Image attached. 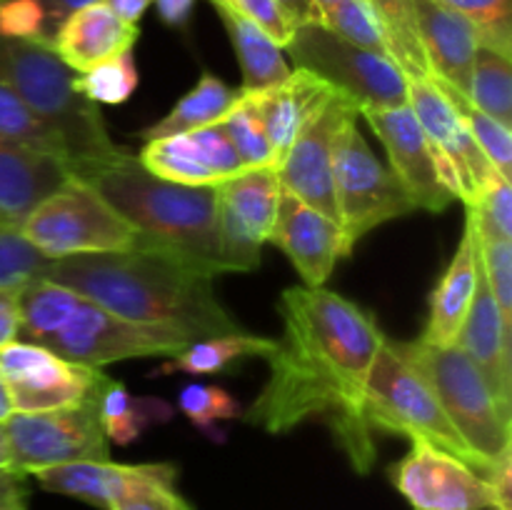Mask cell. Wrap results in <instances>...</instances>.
Here are the masks:
<instances>
[{
  "label": "cell",
  "mask_w": 512,
  "mask_h": 510,
  "mask_svg": "<svg viewBox=\"0 0 512 510\" xmlns=\"http://www.w3.org/2000/svg\"><path fill=\"white\" fill-rule=\"evenodd\" d=\"M280 315L283 335L265 355L270 378L245 423L285 433L323 420L350 465L365 475L375 463V443L363 415V390L385 333L358 303L308 285L283 290Z\"/></svg>",
  "instance_id": "obj_1"
},
{
  "label": "cell",
  "mask_w": 512,
  "mask_h": 510,
  "mask_svg": "<svg viewBox=\"0 0 512 510\" xmlns=\"http://www.w3.org/2000/svg\"><path fill=\"white\" fill-rule=\"evenodd\" d=\"M40 275L78 290L110 313L168 325L190 340L243 330L215 295L213 275L173 255L153 250L75 255L50 260Z\"/></svg>",
  "instance_id": "obj_2"
},
{
  "label": "cell",
  "mask_w": 512,
  "mask_h": 510,
  "mask_svg": "<svg viewBox=\"0 0 512 510\" xmlns=\"http://www.w3.org/2000/svg\"><path fill=\"white\" fill-rule=\"evenodd\" d=\"M70 175L93 185L138 233V250L173 255L208 275H225L220 255L218 185H180L148 173L138 155L73 163Z\"/></svg>",
  "instance_id": "obj_3"
},
{
  "label": "cell",
  "mask_w": 512,
  "mask_h": 510,
  "mask_svg": "<svg viewBox=\"0 0 512 510\" xmlns=\"http://www.w3.org/2000/svg\"><path fill=\"white\" fill-rule=\"evenodd\" d=\"M73 70L50 45L0 38V85L55 135L73 163H105L128 150L113 143L98 105L75 90Z\"/></svg>",
  "instance_id": "obj_4"
},
{
  "label": "cell",
  "mask_w": 512,
  "mask_h": 510,
  "mask_svg": "<svg viewBox=\"0 0 512 510\" xmlns=\"http://www.w3.org/2000/svg\"><path fill=\"white\" fill-rule=\"evenodd\" d=\"M393 348L418 370L443 413L475 455L480 473L510 448V415L498 405L473 360L458 345H430L423 340L398 343Z\"/></svg>",
  "instance_id": "obj_5"
},
{
  "label": "cell",
  "mask_w": 512,
  "mask_h": 510,
  "mask_svg": "<svg viewBox=\"0 0 512 510\" xmlns=\"http://www.w3.org/2000/svg\"><path fill=\"white\" fill-rule=\"evenodd\" d=\"M48 260L138 250L133 225L78 175L45 195L18 230Z\"/></svg>",
  "instance_id": "obj_6"
},
{
  "label": "cell",
  "mask_w": 512,
  "mask_h": 510,
  "mask_svg": "<svg viewBox=\"0 0 512 510\" xmlns=\"http://www.w3.org/2000/svg\"><path fill=\"white\" fill-rule=\"evenodd\" d=\"M365 423L373 430L398 433L410 440H423L455 458L465 460L480 473V465L468 445L443 413L428 383L418 370L393 348V340L385 338L363 390Z\"/></svg>",
  "instance_id": "obj_7"
},
{
  "label": "cell",
  "mask_w": 512,
  "mask_h": 510,
  "mask_svg": "<svg viewBox=\"0 0 512 510\" xmlns=\"http://www.w3.org/2000/svg\"><path fill=\"white\" fill-rule=\"evenodd\" d=\"M295 68L348 95L358 110L400 108L408 103V78L385 55L348 43L325 25H300L288 45Z\"/></svg>",
  "instance_id": "obj_8"
},
{
  "label": "cell",
  "mask_w": 512,
  "mask_h": 510,
  "mask_svg": "<svg viewBox=\"0 0 512 510\" xmlns=\"http://www.w3.org/2000/svg\"><path fill=\"white\" fill-rule=\"evenodd\" d=\"M333 178L345 258L370 230L415 210L393 170L385 168L370 150L368 140L358 130V118L345 123L340 133Z\"/></svg>",
  "instance_id": "obj_9"
},
{
  "label": "cell",
  "mask_w": 512,
  "mask_h": 510,
  "mask_svg": "<svg viewBox=\"0 0 512 510\" xmlns=\"http://www.w3.org/2000/svg\"><path fill=\"white\" fill-rule=\"evenodd\" d=\"M0 425L8 445V468L23 475L75 460H110L98 400L40 413L13 410Z\"/></svg>",
  "instance_id": "obj_10"
},
{
  "label": "cell",
  "mask_w": 512,
  "mask_h": 510,
  "mask_svg": "<svg viewBox=\"0 0 512 510\" xmlns=\"http://www.w3.org/2000/svg\"><path fill=\"white\" fill-rule=\"evenodd\" d=\"M193 340L168 325L138 323L83 298L68 323L45 343L75 363L103 365L133 358H173Z\"/></svg>",
  "instance_id": "obj_11"
},
{
  "label": "cell",
  "mask_w": 512,
  "mask_h": 510,
  "mask_svg": "<svg viewBox=\"0 0 512 510\" xmlns=\"http://www.w3.org/2000/svg\"><path fill=\"white\" fill-rule=\"evenodd\" d=\"M0 373L18 413L90 403L100 398L110 380L100 368L75 363L45 345L25 340H13L0 348Z\"/></svg>",
  "instance_id": "obj_12"
},
{
  "label": "cell",
  "mask_w": 512,
  "mask_h": 510,
  "mask_svg": "<svg viewBox=\"0 0 512 510\" xmlns=\"http://www.w3.org/2000/svg\"><path fill=\"white\" fill-rule=\"evenodd\" d=\"M388 153L390 170L408 193L415 210L443 213L460 200V183L448 160L438 153L410 105L383 110H360Z\"/></svg>",
  "instance_id": "obj_13"
},
{
  "label": "cell",
  "mask_w": 512,
  "mask_h": 510,
  "mask_svg": "<svg viewBox=\"0 0 512 510\" xmlns=\"http://www.w3.org/2000/svg\"><path fill=\"white\" fill-rule=\"evenodd\" d=\"M278 168L243 170L218 185L220 255L225 273H250L260 265L280 203Z\"/></svg>",
  "instance_id": "obj_14"
},
{
  "label": "cell",
  "mask_w": 512,
  "mask_h": 510,
  "mask_svg": "<svg viewBox=\"0 0 512 510\" xmlns=\"http://www.w3.org/2000/svg\"><path fill=\"white\" fill-rule=\"evenodd\" d=\"M360 115L358 105L348 95L338 93L320 115H315L278 165L280 188L300 203L320 210L338 223L335 205V148L345 123Z\"/></svg>",
  "instance_id": "obj_15"
},
{
  "label": "cell",
  "mask_w": 512,
  "mask_h": 510,
  "mask_svg": "<svg viewBox=\"0 0 512 510\" xmlns=\"http://www.w3.org/2000/svg\"><path fill=\"white\" fill-rule=\"evenodd\" d=\"M388 478L413 510L490 508L485 475L423 440H413V448L388 468Z\"/></svg>",
  "instance_id": "obj_16"
},
{
  "label": "cell",
  "mask_w": 512,
  "mask_h": 510,
  "mask_svg": "<svg viewBox=\"0 0 512 510\" xmlns=\"http://www.w3.org/2000/svg\"><path fill=\"white\" fill-rule=\"evenodd\" d=\"M138 160L148 173L180 185H220L245 170L223 123L145 140Z\"/></svg>",
  "instance_id": "obj_17"
},
{
  "label": "cell",
  "mask_w": 512,
  "mask_h": 510,
  "mask_svg": "<svg viewBox=\"0 0 512 510\" xmlns=\"http://www.w3.org/2000/svg\"><path fill=\"white\" fill-rule=\"evenodd\" d=\"M408 105L430 143L438 148V153L448 160L450 168L458 175L460 200L468 203L485 183L500 175L498 168L478 148V143L470 138L453 105L448 103L443 90L435 85L430 75L428 78H408Z\"/></svg>",
  "instance_id": "obj_18"
},
{
  "label": "cell",
  "mask_w": 512,
  "mask_h": 510,
  "mask_svg": "<svg viewBox=\"0 0 512 510\" xmlns=\"http://www.w3.org/2000/svg\"><path fill=\"white\" fill-rule=\"evenodd\" d=\"M268 243L278 245L288 255L308 288H323L338 260L345 258L340 225L285 190H280L278 215Z\"/></svg>",
  "instance_id": "obj_19"
},
{
  "label": "cell",
  "mask_w": 512,
  "mask_h": 510,
  "mask_svg": "<svg viewBox=\"0 0 512 510\" xmlns=\"http://www.w3.org/2000/svg\"><path fill=\"white\" fill-rule=\"evenodd\" d=\"M453 345H458L473 360V365L488 383L493 398L510 415L512 333L500 318L498 305H495L488 283H485L483 268L478 270V288H475L473 303H470L468 315H465Z\"/></svg>",
  "instance_id": "obj_20"
},
{
  "label": "cell",
  "mask_w": 512,
  "mask_h": 510,
  "mask_svg": "<svg viewBox=\"0 0 512 510\" xmlns=\"http://www.w3.org/2000/svg\"><path fill=\"white\" fill-rule=\"evenodd\" d=\"M413 8L430 78L443 80L460 93H468L470 70L480 48V33L475 23L435 0H413Z\"/></svg>",
  "instance_id": "obj_21"
},
{
  "label": "cell",
  "mask_w": 512,
  "mask_h": 510,
  "mask_svg": "<svg viewBox=\"0 0 512 510\" xmlns=\"http://www.w3.org/2000/svg\"><path fill=\"white\" fill-rule=\"evenodd\" d=\"M138 35V25L120 20L105 3H90L58 25L50 48L73 73H88L95 65L133 50Z\"/></svg>",
  "instance_id": "obj_22"
},
{
  "label": "cell",
  "mask_w": 512,
  "mask_h": 510,
  "mask_svg": "<svg viewBox=\"0 0 512 510\" xmlns=\"http://www.w3.org/2000/svg\"><path fill=\"white\" fill-rule=\"evenodd\" d=\"M68 175L63 158L0 138V228L20 230L30 210Z\"/></svg>",
  "instance_id": "obj_23"
},
{
  "label": "cell",
  "mask_w": 512,
  "mask_h": 510,
  "mask_svg": "<svg viewBox=\"0 0 512 510\" xmlns=\"http://www.w3.org/2000/svg\"><path fill=\"white\" fill-rule=\"evenodd\" d=\"M255 103H258L260 115H263L265 133H268L270 148L275 153V165L285 158L293 140L298 138L300 130L325 110V105L338 95V90L323 78L313 75L310 70L295 68L290 70L283 83L273 88L258 90Z\"/></svg>",
  "instance_id": "obj_24"
},
{
  "label": "cell",
  "mask_w": 512,
  "mask_h": 510,
  "mask_svg": "<svg viewBox=\"0 0 512 510\" xmlns=\"http://www.w3.org/2000/svg\"><path fill=\"white\" fill-rule=\"evenodd\" d=\"M478 230H475L473 215H465V230L460 238L458 250L450 260L448 270L440 278L433 298H430V315L420 340L430 345H453L460 333L470 303H473L475 288H478Z\"/></svg>",
  "instance_id": "obj_25"
},
{
  "label": "cell",
  "mask_w": 512,
  "mask_h": 510,
  "mask_svg": "<svg viewBox=\"0 0 512 510\" xmlns=\"http://www.w3.org/2000/svg\"><path fill=\"white\" fill-rule=\"evenodd\" d=\"M158 463L125 465L113 460H75V463L53 465L33 473L40 488L50 493L68 495V498L83 500L93 508L110 510V505L128 493L133 485L155 473Z\"/></svg>",
  "instance_id": "obj_26"
},
{
  "label": "cell",
  "mask_w": 512,
  "mask_h": 510,
  "mask_svg": "<svg viewBox=\"0 0 512 510\" xmlns=\"http://www.w3.org/2000/svg\"><path fill=\"white\" fill-rule=\"evenodd\" d=\"M218 10L220 20H223L225 30L230 35L235 53H238L240 70H243V93H258V90L273 88V85L283 83L290 75L288 63L280 45H275L263 30L248 18L238 15L235 10L225 8V5L213 3Z\"/></svg>",
  "instance_id": "obj_27"
},
{
  "label": "cell",
  "mask_w": 512,
  "mask_h": 510,
  "mask_svg": "<svg viewBox=\"0 0 512 510\" xmlns=\"http://www.w3.org/2000/svg\"><path fill=\"white\" fill-rule=\"evenodd\" d=\"M83 303L78 290L43 278H30L18 288V335L25 343L45 345Z\"/></svg>",
  "instance_id": "obj_28"
},
{
  "label": "cell",
  "mask_w": 512,
  "mask_h": 510,
  "mask_svg": "<svg viewBox=\"0 0 512 510\" xmlns=\"http://www.w3.org/2000/svg\"><path fill=\"white\" fill-rule=\"evenodd\" d=\"M240 95H243L240 88H230L228 83H223L215 75L203 73L198 85L193 90H188L173 105V110L168 115H163L158 123L143 128L138 135L143 140H153L163 138V135L188 133V130H198L205 128V125L220 123L230 113V108L238 103Z\"/></svg>",
  "instance_id": "obj_29"
},
{
  "label": "cell",
  "mask_w": 512,
  "mask_h": 510,
  "mask_svg": "<svg viewBox=\"0 0 512 510\" xmlns=\"http://www.w3.org/2000/svg\"><path fill=\"white\" fill-rule=\"evenodd\" d=\"M273 348H275L273 338L245 333V330H238V333L210 335V338H200L185 345L178 355L165 360V363L155 370V375L220 373V370H225L230 363H235V360L265 358Z\"/></svg>",
  "instance_id": "obj_30"
},
{
  "label": "cell",
  "mask_w": 512,
  "mask_h": 510,
  "mask_svg": "<svg viewBox=\"0 0 512 510\" xmlns=\"http://www.w3.org/2000/svg\"><path fill=\"white\" fill-rule=\"evenodd\" d=\"M98 413L105 438L113 440L115 445H130L150 425L168 423L173 418V405L158 398L130 395L123 383L108 380L98 398Z\"/></svg>",
  "instance_id": "obj_31"
},
{
  "label": "cell",
  "mask_w": 512,
  "mask_h": 510,
  "mask_svg": "<svg viewBox=\"0 0 512 510\" xmlns=\"http://www.w3.org/2000/svg\"><path fill=\"white\" fill-rule=\"evenodd\" d=\"M368 5L383 30L390 58L405 78H428L430 70L418 38L413 0H368Z\"/></svg>",
  "instance_id": "obj_32"
},
{
  "label": "cell",
  "mask_w": 512,
  "mask_h": 510,
  "mask_svg": "<svg viewBox=\"0 0 512 510\" xmlns=\"http://www.w3.org/2000/svg\"><path fill=\"white\" fill-rule=\"evenodd\" d=\"M465 95L475 108L512 128V65L508 55L480 45Z\"/></svg>",
  "instance_id": "obj_33"
},
{
  "label": "cell",
  "mask_w": 512,
  "mask_h": 510,
  "mask_svg": "<svg viewBox=\"0 0 512 510\" xmlns=\"http://www.w3.org/2000/svg\"><path fill=\"white\" fill-rule=\"evenodd\" d=\"M435 80V78H433ZM443 95L448 98V103L453 105V110L458 113L460 123L465 125V130L470 133V138L478 143V148L483 150L485 158L498 168V173L503 178H512V130L500 125L498 120H493L490 115H485L483 110L475 108L470 103V98L465 93H460L453 85L443 83V80H435Z\"/></svg>",
  "instance_id": "obj_34"
},
{
  "label": "cell",
  "mask_w": 512,
  "mask_h": 510,
  "mask_svg": "<svg viewBox=\"0 0 512 510\" xmlns=\"http://www.w3.org/2000/svg\"><path fill=\"white\" fill-rule=\"evenodd\" d=\"M220 123H223L225 133H228L230 143H233L235 153H238L245 170L265 168V165L278 168L275 165V153L270 148L268 133H265L263 115H260L253 93L240 95L238 103L230 108V113Z\"/></svg>",
  "instance_id": "obj_35"
},
{
  "label": "cell",
  "mask_w": 512,
  "mask_h": 510,
  "mask_svg": "<svg viewBox=\"0 0 512 510\" xmlns=\"http://www.w3.org/2000/svg\"><path fill=\"white\" fill-rule=\"evenodd\" d=\"M73 85L83 98H88L95 105L125 103L138 88V68H135L133 50H125V53L95 65L88 73L75 75Z\"/></svg>",
  "instance_id": "obj_36"
},
{
  "label": "cell",
  "mask_w": 512,
  "mask_h": 510,
  "mask_svg": "<svg viewBox=\"0 0 512 510\" xmlns=\"http://www.w3.org/2000/svg\"><path fill=\"white\" fill-rule=\"evenodd\" d=\"M178 405L185 418L210 440H223L225 433L220 425L240 418L238 400L220 385H185L180 390Z\"/></svg>",
  "instance_id": "obj_37"
},
{
  "label": "cell",
  "mask_w": 512,
  "mask_h": 510,
  "mask_svg": "<svg viewBox=\"0 0 512 510\" xmlns=\"http://www.w3.org/2000/svg\"><path fill=\"white\" fill-rule=\"evenodd\" d=\"M475 23L480 45L512 55V0H435Z\"/></svg>",
  "instance_id": "obj_38"
},
{
  "label": "cell",
  "mask_w": 512,
  "mask_h": 510,
  "mask_svg": "<svg viewBox=\"0 0 512 510\" xmlns=\"http://www.w3.org/2000/svg\"><path fill=\"white\" fill-rule=\"evenodd\" d=\"M465 205L473 215L480 240H512V188L508 178L495 175Z\"/></svg>",
  "instance_id": "obj_39"
},
{
  "label": "cell",
  "mask_w": 512,
  "mask_h": 510,
  "mask_svg": "<svg viewBox=\"0 0 512 510\" xmlns=\"http://www.w3.org/2000/svg\"><path fill=\"white\" fill-rule=\"evenodd\" d=\"M0 138L40 150V153L55 155V158H63L68 163V155H65L63 145L55 140V135L45 130V125L38 123L5 85H0Z\"/></svg>",
  "instance_id": "obj_40"
},
{
  "label": "cell",
  "mask_w": 512,
  "mask_h": 510,
  "mask_svg": "<svg viewBox=\"0 0 512 510\" xmlns=\"http://www.w3.org/2000/svg\"><path fill=\"white\" fill-rule=\"evenodd\" d=\"M110 510H190V503L178 490V468L158 463L153 475L120 495Z\"/></svg>",
  "instance_id": "obj_41"
},
{
  "label": "cell",
  "mask_w": 512,
  "mask_h": 510,
  "mask_svg": "<svg viewBox=\"0 0 512 510\" xmlns=\"http://www.w3.org/2000/svg\"><path fill=\"white\" fill-rule=\"evenodd\" d=\"M480 268L490 295L500 310L505 328L512 333V240H480Z\"/></svg>",
  "instance_id": "obj_42"
},
{
  "label": "cell",
  "mask_w": 512,
  "mask_h": 510,
  "mask_svg": "<svg viewBox=\"0 0 512 510\" xmlns=\"http://www.w3.org/2000/svg\"><path fill=\"white\" fill-rule=\"evenodd\" d=\"M48 263L18 230L0 228V288H20L30 278H38Z\"/></svg>",
  "instance_id": "obj_43"
},
{
  "label": "cell",
  "mask_w": 512,
  "mask_h": 510,
  "mask_svg": "<svg viewBox=\"0 0 512 510\" xmlns=\"http://www.w3.org/2000/svg\"><path fill=\"white\" fill-rule=\"evenodd\" d=\"M48 13L40 0H0V38L53 43Z\"/></svg>",
  "instance_id": "obj_44"
},
{
  "label": "cell",
  "mask_w": 512,
  "mask_h": 510,
  "mask_svg": "<svg viewBox=\"0 0 512 510\" xmlns=\"http://www.w3.org/2000/svg\"><path fill=\"white\" fill-rule=\"evenodd\" d=\"M210 3L225 5V8L235 10L238 15L248 18L250 23L258 25L280 48H288L290 40H293V23L285 18V13L280 10V5L275 0H210Z\"/></svg>",
  "instance_id": "obj_45"
},
{
  "label": "cell",
  "mask_w": 512,
  "mask_h": 510,
  "mask_svg": "<svg viewBox=\"0 0 512 510\" xmlns=\"http://www.w3.org/2000/svg\"><path fill=\"white\" fill-rule=\"evenodd\" d=\"M490 488V508L488 510H512V453L510 448L493 463V468L485 473Z\"/></svg>",
  "instance_id": "obj_46"
},
{
  "label": "cell",
  "mask_w": 512,
  "mask_h": 510,
  "mask_svg": "<svg viewBox=\"0 0 512 510\" xmlns=\"http://www.w3.org/2000/svg\"><path fill=\"white\" fill-rule=\"evenodd\" d=\"M28 475L13 468H0V510H30Z\"/></svg>",
  "instance_id": "obj_47"
},
{
  "label": "cell",
  "mask_w": 512,
  "mask_h": 510,
  "mask_svg": "<svg viewBox=\"0 0 512 510\" xmlns=\"http://www.w3.org/2000/svg\"><path fill=\"white\" fill-rule=\"evenodd\" d=\"M18 340V288H0V348Z\"/></svg>",
  "instance_id": "obj_48"
},
{
  "label": "cell",
  "mask_w": 512,
  "mask_h": 510,
  "mask_svg": "<svg viewBox=\"0 0 512 510\" xmlns=\"http://www.w3.org/2000/svg\"><path fill=\"white\" fill-rule=\"evenodd\" d=\"M275 3L280 5L285 18L293 23V28H300V25H323L315 0H275Z\"/></svg>",
  "instance_id": "obj_49"
},
{
  "label": "cell",
  "mask_w": 512,
  "mask_h": 510,
  "mask_svg": "<svg viewBox=\"0 0 512 510\" xmlns=\"http://www.w3.org/2000/svg\"><path fill=\"white\" fill-rule=\"evenodd\" d=\"M153 3L158 10V18L168 28H185L195 8V0H153Z\"/></svg>",
  "instance_id": "obj_50"
},
{
  "label": "cell",
  "mask_w": 512,
  "mask_h": 510,
  "mask_svg": "<svg viewBox=\"0 0 512 510\" xmlns=\"http://www.w3.org/2000/svg\"><path fill=\"white\" fill-rule=\"evenodd\" d=\"M45 8V13H48V20H50V28H53V33L58 30V25L63 23L65 18H68L73 10L83 8V5H90V3H100V0H40Z\"/></svg>",
  "instance_id": "obj_51"
},
{
  "label": "cell",
  "mask_w": 512,
  "mask_h": 510,
  "mask_svg": "<svg viewBox=\"0 0 512 510\" xmlns=\"http://www.w3.org/2000/svg\"><path fill=\"white\" fill-rule=\"evenodd\" d=\"M100 3L108 5V8L113 10L120 20H125V23L138 25V20L143 18L145 10H148V5L153 3V0H100Z\"/></svg>",
  "instance_id": "obj_52"
},
{
  "label": "cell",
  "mask_w": 512,
  "mask_h": 510,
  "mask_svg": "<svg viewBox=\"0 0 512 510\" xmlns=\"http://www.w3.org/2000/svg\"><path fill=\"white\" fill-rule=\"evenodd\" d=\"M13 413V403H10V393H8V385H5L3 373H0V423H3L8 415Z\"/></svg>",
  "instance_id": "obj_53"
},
{
  "label": "cell",
  "mask_w": 512,
  "mask_h": 510,
  "mask_svg": "<svg viewBox=\"0 0 512 510\" xmlns=\"http://www.w3.org/2000/svg\"><path fill=\"white\" fill-rule=\"evenodd\" d=\"M0 468H8V445H5L3 425H0Z\"/></svg>",
  "instance_id": "obj_54"
}]
</instances>
